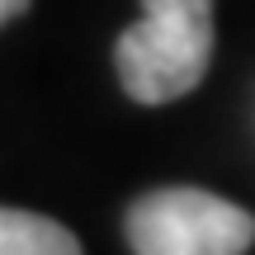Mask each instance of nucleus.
Masks as SVG:
<instances>
[{"label":"nucleus","instance_id":"obj_1","mask_svg":"<svg viewBox=\"0 0 255 255\" xmlns=\"http://www.w3.org/2000/svg\"><path fill=\"white\" fill-rule=\"evenodd\" d=\"M114 62L137 104L189 95L213 62V0H142V19L123 28Z\"/></svg>","mask_w":255,"mask_h":255},{"label":"nucleus","instance_id":"obj_2","mask_svg":"<svg viewBox=\"0 0 255 255\" xmlns=\"http://www.w3.org/2000/svg\"><path fill=\"white\" fill-rule=\"evenodd\" d=\"M255 218L208 189H156L128 213V246L137 255H246Z\"/></svg>","mask_w":255,"mask_h":255},{"label":"nucleus","instance_id":"obj_3","mask_svg":"<svg viewBox=\"0 0 255 255\" xmlns=\"http://www.w3.org/2000/svg\"><path fill=\"white\" fill-rule=\"evenodd\" d=\"M0 255H81V241L43 213L0 208Z\"/></svg>","mask_w":255,"mask_h":255},{"label":"nucleus","instance_id":"obj_4","mask_svg":"<svg viewBox=\"0 0 255 255\" xmlns=\"http://www.w3.org/2000/svg\"><path fill=\"white\" fill-rule=\"evenodd\" d=\"M24 9H28V0H0V28H5L14 14H24Z\"/></svg>","mask_w":255,"mask_h":255}]
</instances>
